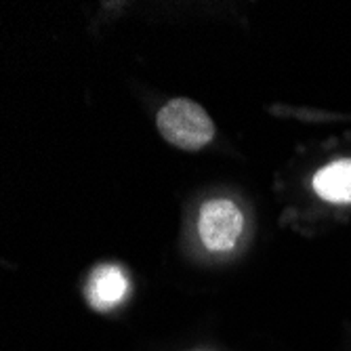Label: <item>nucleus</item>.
Listing matches in <instances>:
<instances>
[{
	"label": "nucleus",
	"instance_id": "4",
	"mask_svg": "<svg viewBox=\"0 0 351 351\" xmlns=\"http://www.w3.org/2000/svg\"><path fill=\"white\" fill-rule=\"evenodd\" d=\"M313 189L322 200L335 202V204H347L351 202V160L330 162L324 169H320L313 177Z\"/></svg>",
	"mask_w": 351,
	"mask_h": 351
},
{
	"label": "nucleus",
	"instance_id": "1",
	"mask_svg": "<svg viewBox=\"0 0 351 351\" xmlns=\"http://www.w3.org/2000/svg\"><path fill=\"white\" fill-rule=\"evenodd\" d=\"M158 131L175 147L200 149L215 137V124L202 106L189 99H173L158 112Z\"/></svg>",
	"mask_w": 351,
	"mask_h": 351
},
{
	"label": "nucleus",
	"instance_id": "2",
	"mask_svg": "<svg viewBox=\"0 0 351 351\" xmlns=\"http://www.w3.org/2000/svg\"><path fill=\"white\" fill-rule=\"evenodd\" d=\"M244 230V217L230 200H210L202 206L198 217V234L206 248L230 250Z\"/></svg>",
	"mask_w": 351,
	"mask_h": 351
},
{
	"label": "nucleus",
	"instance_id": "3",
	"mask_svg": "<svg viewBox=\"0 0 351 351\" xmlns=\"http://www.w3.org/2000/svg\"><path fill=\"white\" fill-rule=\"evenodd\" d=\"M126 291L129 282L116 265H99L88 278L86 299L95 309H110L124 299Z\"/></svg>",
	"mask_w": 351,
	"mask_h": 351
}]
</instances>
